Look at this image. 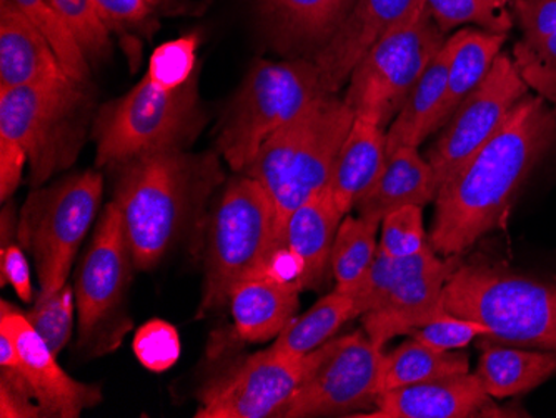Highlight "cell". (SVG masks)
I'll use <instances>...</instances> for the list:
<instances>
[{"label":"cell","instance_id":"cell-35","mask_svg":"<svg viewBox=\"0 0 556 418\" xmlns=\"http://www.w3.org/2000/svg\"><path fill=\"white\" fill-rule=\"evenodd\" d=\"M75 293L71 287H62L59 292L37 297L36 305L24 312L30 326L42 337L55 355L61 354L72 337L74 327Z\"/></svg>","mask_w":556,"mask_h":418},{"label":"cell","instance_id":"cell-43","mask_svg":"<svg viewBox=\"0 0 556 418\" xmlns=\"http://www.w3.org/2000/svg\"><path fill=\"white\" fill-rule=\"evenodd\" d=\"M36 395L30 390L21 389L0 380V417L39 418L43 417L39 404H34ZM37 402V401H36Z\"/></svg>","mask_w":556,"mask_h":418},{"label":"cell","instance_id":"cell-28","mask_svg":"<svg viewBox=\"0 0 556 418\" xmlns=\"http://www.w3.org/2000/svg\"><path fill=\"white\" fill-rule=\"evenodd\" d=\"M505 39L507 34L489 33L483 29H462L450 37L453 49L446 76V92L437 115V130L445 126L453 112L457 111L462 102L489 76L496 58L502 54Z\"/></svg>","mask_w":556,"mask_h":418},{"label":"cell","instance_id":"cell-2","mask_svg":"<svg viewBox=\"0 0 556 418\" xmlns=\"http://www.w3.org/2000/svg\"><path fill=\"white\" fill-rule=\"evenodd\" d=\"M224 182L215 154L152 152L121 165L114 202L136 270H150L205 215Z\"/></svg>","mask_w":556,"mask_h":418},{"label":"cell","instance_id":"cell-45","mask_svg":"<svg viewBox=\"0 0 556 418\" xmlns=\"http://www.w3.org/2000/svg\"><path fill=\"white\" fill-rule=\"evenodd\" d=\"M150 4L154 5L157 0H149Z\"/></svg>","mask_w":556,"mask_h":418},{"label":"cell","instance_id":"cell-23","mask_svg":"<svg viewBox=\"0 0 556 418\" xmlns=\"http://www.w3.org/2000/svg\"><path fill=\"white\" fill-rule=\"evenodd\" d=\"M521 30L514 61L528 89L556 107V0H514Z\"/></svg>","mask_w":556,"mask_h":418},{"label":"cell","instance_id":"cell-6","mask_svg":"<svg viewBox=\"0 0 556 418\" xmlns=\"http://www.w3.org/2000/svg\"><path fill=\"white\" fill-rule=\"evenodd\" d=\"M71 77L0 89V136L21 143L34 187L74 164L86 137L89 93Z\"/></svg>","mask_w":556,"mask_h":418},{"label":"cell","instance_id":"cell-9","mask_svg":"<svg viewBox=\"0 0 556 418\" xmlns=\"http://www.w3.org/2000/svg\"><path fill=\"white\" fill-rule=\"evenodd\" d=\"M102 176L84 170L46 189L36 187L27 197L17 237L36 264L37 297H47L67 286L75 255L102 204Z\"/></svg>","mask_w":556,"mask_h":418},{"label":"cell","instance_id":"cell-18","mask_svg":"<svg viewBox=\"0 0 556 418\" xmlns=\"http://www.w3.org/2000/svg\"><path fill=\"white\" fill-rule=\"evenodd\" d=\"M365 418L515 417L500 408L475 373H455L380 393Z\"/></svg>","mask_w":556,"mask_h":418},{"label":"cell","instance_id":"cell-34","mask_svg":"<svg viewBox=\"0 0 556 418\" xmlns=\"http://www.w3.org/2000/svg\"><path fill=\"white\" fill-rule=\"evenodd\" d=\"M75 37L87 59L99 61L111 52L109 27L93 0H49Z\"/></svg>","mask_w":556,"mask_h":418},{"label":"cell","instance_id":"cell-7","mask_svg":"<svg viewBox=\"0 0 556 418\" xmlns=\"http://www.w3.org/2000/svg\"><path fill=\"white\" fill-rule=\"evenodd\" d=\"M325 93L314 61H255L222 121L218 147L225 162L243 174L277 130Z\"/></svg>","mask_w":556,"mask_h":418},{"label":"cell","instance_id":"cell-38","mask_svg":"<svg viewBox=\"0 0 556 418\" xmlns=\"http://www.w3.org/2000/svg\"><path fill=\"white\" fill-rule=\"evenodd\" d=\"M410 337L433 351L452 352L467 347L475 339H489L490 329L470 318L443 311L417 327Z\"/></svg>","mask_w":556,"mask_h":418},{"label":"cell","instance_id":"cell-32","mask_svg":"<svg viewBox=\"0 0 556 418\" xmlns=\"http://www.w3.org/2000/svg\"><path fill=\"white\" fill-rule=\"evenodd\" d=\"M14 2L42 30L58 54L65 74L75 83L89 86L90 67L86 54L65 26L61 15L49 4V0H14Z\"/></svg>","mask_w":556,"mask_h":418},{"label":"cell","instance_id":"cell-22","mask_svg":"<svg viewBox=\"0 0 556 418\" xmlns=\"http://www.w3.org/2000/svg\"><path fill=\"white\" fill-rule=\"evenodd\" d=\"M300 292L295 282L268 273L240 282L229 301L237 337L252 343L277 339L295 317Z\"/></svg>","mask_w":556,"mask_h":418},{"label":"cell","instance_id":"cell-17","mask_svg":"<svg viewBox=\"0 0 556 418\" xmlns=\"http://www.w3.org/2000/svg\"><path fill=\"white\" fill-rule=\"evenodd\" d=\"M424 8V0H355L339 29L312 59L325 92H339L371 47Z\"/></svg>","mask_w":556,"mask_h":418},{"label":"cell","instance_id":"cell-15","mask_svg":"<svg viewBox=\"0 0 556 418\" xmlns=\"http://www.w3.org/2000/svg\"><path fill=\"white\" fill-rule=\"evenodd\" d=\"M458 257H442L427 248L410 257L393 258V274L382 304L362 315L364 332L378 347L396 335H410L443 308V289L460 265Z\"/></svg>","mask_w":556,"mask_h":418},{"label":"cell","instance_id":"cell-24","mask_svg":"<svg viewBox=\"0 0 556 418\" xmlns=\"http://www.w3.org/2000/svg\"><path fill=\"white\" fill-rule=\"evenodd\" d=\"M478 340L482 355L475 376L490 397H518L532 392L556 373V352Z\"/></svg>","mask_w":556,"mask_h":418},{"label":"cell","instance_id":"cell-20","mask_svg":"<svg viewBox=\"0 0 556 418\" xmlns=\"http://www.w3.org/2000/svg\"><path fill=\"white\" fill-rule=\"evenodd\" d=\"M42 30L14 0H0V89L65 77Z\"/></svg>","mask_w":556,"mask_h":418},{"label":"cell","instance_id":"cell-12","mask_svg":"<svg viewBox=\"0 0 556 418\" xmlns=\"http://www.w3.org/2000/svg\"><path fill=\"white\" fill-rule=\"evenodd\" d=\"M382 349L364 332L324 343L317 367L300 383L277 417H340L370 411L378 397Z\"/></svg>","mask_w":556,"mask_h":418},{"label":"cell","instance_id":"cell-42","mask_svg":"<svg viewBox=\"0 0 556 418\" xmlns=\"http://www.w3.org/2000/svg\"><path fill=\"white\" fill-rule=\"evenodd\" d=\"M102 21L111 27L139 26L149 17V0H93Z\"/></svg>","mask_w":556,"mask_h":418},{"label":"cell","instance_id":"cell-14","mask_svg":"<svg viewBox=\"0 0 556 418\" xmlns=\"http://www.w3.org/2000/svg\"><path fill=\"white\" fill-rule=\"evenodd\" d=\"M527 93L514 58L500 54L489 76L453 112L428 151L439 189L485 145Z\"/></svg>","mask_w":556,"mask_h":418},{"label":"cell","instance_id":"cell-27","mask_svg":"<svg viewBox=\"0 0 556 418\" xmlns=\"http://www.w3.org/2000/svg\"><path fill=\"white\" fill-rule=\"evenodd\" d=\"M452 49V40L446 39L415 84L402 111L393 118L392 126L387 130V154L399 147H420L428 136L437 132V115L446 92Z\"/></svg>","mask_w":556,"mask_h":418},{"label":"cell","instance_id":"cell-5","mask_svg":"<svg viewBox=\"0 0 556 418\" xmlns=\"http://www.w3.org/2000/svg\"><path fill=\"white\" fill-rule=\"evenodd\" d=\"M443 308L489 327L486 340L556 352V282L490 264H460Z\"/></svg>","mask_w":556,"mask_h":418},{"label":"cell","instance_id":"cell-1","mask_svg":"<svg viewBox=\"0 0 556 418\" xmlns=\"http://www.w3.org/2000/svg\"><path fill=\"white\" fill-rule=\"evenodd\" d=\"M556 143V109L525 96L485 145L439 189L430 245L458 257L507 223L517 193Z\"/></svg>","mask_w":556,"mask_h":418},{"label":"cell","instance_id":"cell-19","mask_svg":"<svg viewBox=\"0 0 556 418\" xmlns=\"http://www.w3.org/2000/svg\"><path fill=\"white\" fill-rule=\"evenodd\" d=\"M345 215L337 207L330 190L308 199L287 218L286 248L299 270L302 290L324 287L327 280L333 242Z\"/></svg>","mask_w":556,"mask_h":418},{"label":"cell","instance_id":"cell-44","mask_svg":"<svg viewBox=\"0 0 556 418\" xmlns=\"http://www.w3.org/2000/svg\"><path fill=\"white\" fill-rule=\"evenodd\" d=\"M17 227L18 223L15 220L14 207L5 205L4 211H2V248H8L9 243H12V236H14Z\"/></svg>","mask_w":556,"mask_h":418},{"label":"cell","instance_id":"cell-39","mask_svg":"<svg viewBox=\"0 0 556 418\" xmlns=\"http://www.w3.org/2000/svg\"><path fill=\"white\" fill-rule=\"evenodd\" d=\"M380 227H382V237L378 248L390 257H410L428 245L424 227V208L418 205H405L390 212Z\"/></svg>","mask_w":556,"mask_h":418},{"label":"cell","instance_id":"cell-41","mask_svg":"<svg viewBox=\"0 0 556 418\" xmlns=\"http://www.w3.org/2000/svg\"><path fill=\"white\" fill-rule=\"evenodd\" d=\"M29 162L21 143L0 136V201L9 202L22 182L25 164Z\"/></svg>","mask_w":556,"mask_h":418},{"label":"cell","instance_id":"cell-16","mask_svg":"<svg viewBox=\"0 0 556 418\" xmlns=\"http://www.w3.org/2000/svg\"><path fill=\"white\" fill-rule=\"evenodd\" d=\"M0 307V330L14 340L43 417L79 418L84 410L100 404L99 387L72 379L21 308L8 301Z\"/></svg>","mask_w":556,"mask_h":418},{"label":"cell","instance_id":"cell-33","mask_svg":"<svg viewBox=\"0 0 556 418\" xmlns=\"http://www.w3.org/2000/svg\"><path fill=\"white\" fill-rule=\"evenodd\" d=\"M425 9L432 15L442 33L475 24L483 30L507 34L514 18L507 11V0H424Z\"/></svg>","mask_w":556,"mask_h":418},{"label":"cell","instance_id":"cell-36","mask_svg":"<svg viewBox=\"0 0 556 418\" xmlns=\"http://www.w3.org/2000/svg\"><path fill=\"white\" fill-rule=\"evenodd\" d=\"M197 34L162 43L150 58L146 76L165 89H179L186 86L197 77Z\"/></svg>","mask_w":556,"mask_h":418},{"label":"cell","instance_id":"cell-21","mask_svg":"<svg viewBox=\"0 0 556 418\" xmlns=\"http://www.w3.org/2000/svg\"><path fill=\"white\" fill-rule=\"evenodd\" d=\"M439 186L432 165L418 147H399L387 154L386 164L355 208L361 217L382 223L390 212L405 205L424 208L435 202Z\"/></svg>","mask_w":556,"mask_h":418},{"label":"cell","instance_id":"cell-26","mask_svg":"<svg viewBox=\"0 0 556 418\" xmlns=\"http://www.w3.org/2000/svg\"><path fill=\"white\" fill-rule=\"evenodd\" d=\"M277 46L315 47L333 36L355 0H258Z\"/></svg>","mask_w":556,"mask_h":418},{"label":"cell","instance_id":"cell-40","mask_svg":"<svg viewBox=\"0 0 556 418\" xmlns=\"http://www.w3.org/2000/svg\"><path fill=\"white\" fill-rule=\"evenodd\" d=\"M0 283L2 287L11 283L18 299L29 304L34 299L30 268L25 252L15 243H9L8 248L0 251Z\"/></svg>","mask_w":556,"mask_h":418},{"label":"cell","instance_id":"cell-29","mask_svg":"<svg viewBox=\"0 0 556 418\" xmlns=\"http://www.w3.org/2000/svg\"><path fill=\"white\" fill-rule=\"evenodd\" d=\"M357 317L352 295L336 289L315 302L305 314L293 317L271 343V349L289 357H303L330 342L342 326Z\"/></svg>","mask_w":556,"mask_h":418},{"label":"cell","instance_id":"cell-3","mask_svg":"<svg viewBox=\"0 0 556 418\" xmlns=\"http://www.w3.org/2000/svg\"><path fill=\"white\" fill-rule=\"evenodd\" d=\"M286 249V226L267 190L242 174L225 187L207 223L205 286L200 315L229 305L243 280L267 274Z\"/></svg>","mask_w":556,"mask_h":418},{"label":"cell","instance_id":"cell-30","mask_svg":"<svg viewBox=\"0 0 556 418\" xmlns=\"http://www.w3.org/2000/svg\"><path fill=\"white\" fill-rule=\"evenodd\" d=\"M467 372H470L467 355L453 351H433L418 340L410 339L399 345L395 351L383 354L378 373V395L425 380Z\"/></svg>","mask_w":556,"mask_h":418},{"label":"cell","instance_id":"cell-8","mask_svg":"<svg viewBox=\"0 0 556 418\" xmlns=\"http://www.w3.org/2000/svg\"><path fill=\"white\" fill-rule=\"evenodd\" d=\"M204 124L199 107V76L179 89L143 79L100 111L93 126L97 164H127L152 152L184 149Z\"/></svg>","mask_w":556,"mask_h":418},{"label":"cell","instance_id":"cell-13","mask_svg":"<svg viewBox=\"0 0 556 418\" xmlns=\"http://www.w3.org/2000/svg\"><path fill=\"white\" fill-rule=\"evenodd\" d=\"M321 351L324 345L303 357H289L268 347L237 362L200 392L195 417H277L317 367Z\"/></svg>","mask_w":556,"mask_h":418},{"label":"cell","instance_id":"cell-11","mask_svg":"<svg viewBox=\"0 0 556 418\" xmlns=\"http://www.w3.org/2000/svg\"><path fill=\"white\" fill-rule=\"evenodd\" d=\"M445 42V33L427 9H421L364 55L353 68L343 99L355 115L387 129Z\"/></svg>","mask_w":556,"mask_h":418},{"label":"cell","instance_id":"cell-4","mask_svg":"<svg viewBox=\"0 0 556 418\" xmlns=\"http://www.w3.org/2000/svg\"><path fill=\"white\" fill-rule=\"evenodd\" d=\"M353 121L345 99L325 93L277 130L243 172L267 190L283 226L296 207L330 186Z\"/></svg>","mask_w":556,"mask_h":418},{"label":"cell","instance_id":"cell-31","mask_svg":"<svg viewBox=\"0 0 556 418\" xmlns=\"http://www.w3.org/2000/svg\"><path fill=\"white\" fill-rule=\"evenodd\" d=\"M380 224L370 218L345 215L333 242L330 270L336 277V289L349 292L367 274L377 255V232Z\"/></svg>","mask_w":556,"mask_h":418},{"label":"cell","instance_id":"cell-37","mask_svg":"<svg viewBox=\"0 0 556 418\" xmlns=\"http://www.w3.org/2000/svg\"><path fill=\"white\" fill-rule=\"evenodd\" d=\"M137 360L150 372H167L182 355L179 332L172 324L154 318L143 324L132 342Z\"/></svg>","mask_w":556,"mask_h":418},{"label":"cell","instance_id":"cell-25","mask_svg":"<svg viewBox=\"0 0 556 418\" xmlns=\"http://www.w3.org/2000/svg\"><path fill=\"white\" fill-rule=\"evenodd\" d=\"M387 159V130L371 118L355 115L343 142L328 190L343 215L355 208L382 170Z\"/></svg>","mask_w":556,"mask_h":418},{"label":"cell","instance_id":"cell-10","mask_svg":"<svg viewBox=\"0 0 556 418\" xmlns=\"http://www.w3.org/2000/svg\"><path fill=\"white\" fill-rule=\"evenodd\" d=\"M134 268L121 212L111 202L100 215L75 282L77 347L89 357L114 351L129 332L132 322L124 304Z\"/></svg>","mask_w":556,"mask_h":418}]
</instances>
